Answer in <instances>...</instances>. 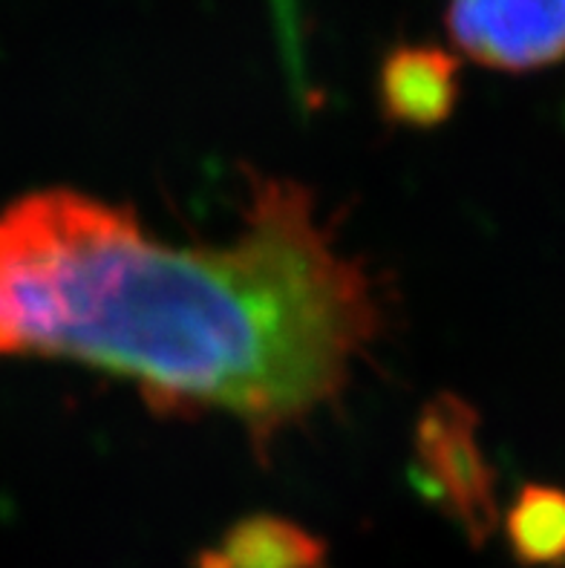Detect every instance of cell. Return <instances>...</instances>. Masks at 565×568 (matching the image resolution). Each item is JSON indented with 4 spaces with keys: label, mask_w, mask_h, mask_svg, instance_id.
<instances>
[{
    "label": "cell",
    "mask_w": 565,
    "mask_h": 568,
    "mask_svg": "<svg viewBox=\"0 0 565 568\" xmlns=\"http://www.w3.org/2000/svg\"><path fill=\"white\" fill-rule=\"evenodd\" d=\"M249 182L229 245L165 243L130 209L75 187L9 202L0 358L75 361L130 382L159 416H234L269 450L344 393L384 312L301 182Z\"/></svg>",
    "instance_id": "cell-1"
},
{
    "label": "cell",
    "mask_w": 565,
    "mask_h": 568,
    "mask_svg": "<svg viewBox=\"0 0 565 568\" xmlns=\"http://www.w3.org/2000/svg\"><path fill=\"white\" fill-rule=\"evenodd\" d=\"M410 479L471 546L480 548L500 528L496 474L482 450L480 413L456 393H436L415 418Z\"/></svg>",
    "instance_id": "cell-2"
},
{
    "label": "cell",
    "mask_w": 565,
    "mask_h": 568,
    "mask_svg": "<svg viewBox=\"0 0 565 568\" xmlns=\"http://www.w3.org/2000/svg\"><path fill=\"white\" fill-rule=\"evenodd\" d=\"M444 27L462 55L491 70L565 61V0H447Z\"/></svg>",
    "instance_id": "cell-3"
},
{
    "label": "cell",
    "mask_w": 565,
    "mask_h": 568,
    "mask_svg": "<svg viewBox=\"0 0 565 568\" xmlns=\"http://www.w3.org/2000/svg\"><path fill=\"white\" fill-rule=\"evenodd\" d=\"M458 72V58L438 43H395L379 67L381 119L407 130L442 128L462 95Z\"/></svg>",
    "instance_id": "cell-4"
},
{
    "label": "cell",
    "mask_w": 565,
    "mask_h": 568,
    "mask_svg": "<svg viewBox=\"0 0 565 568\" xmlns=\"http://www.w3.org/2000/svg\"><path fill=\"white\" fill-rule=\"evenodd\" d=\"M193 568H330V546L294 519L260 511L234 519Z\"/></svg>",
    "instance_id": "cell-5"
},
{
    "label": "cell",
    "mask_w": 565,
    "mask_h": 568,
    "mask_svg": "<svg viewBox=\"0 0 565 568\" xmlns=\"http://www.w3.org/2000/svg\"><path fill=\"white\" fill-rule=\"evenodd\" d=\"M511 555L525 568H565V490L528 483L505 514Z\"/></svg>",
    "instance_id": "cell-6"
}]
</instances>
